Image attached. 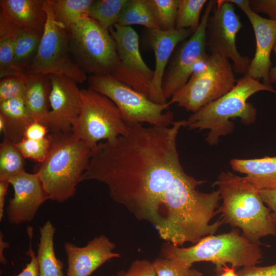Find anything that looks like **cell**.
<instances>
[{
	"mask_svg": "<svg viewBox=\"0 0 276 276\" xmlns=\"http://www.w3.org/2000/svg\"><path fill=\"white\" fill-rule=\"evenodd\" d=\"M182 169L177 144L167 145L139 163L110 197L139 220L160 228L167 220Z\"/></svg>",
	"mask_w": 276,
	"mask_h": 276,
	"instance_id": "obj_1",
	"label": "cell"
},
{
	"mask_svg": "<svg viewBox=\"0 0 276 276\" xmlns=\"http://www.w3.org/2000/svg\"><path fill=\"white\" fill-rule=\"evenodd\" d=\"M50 146L34 173L39 177L49 200L62 203L74 197L84 180L92 149L72 133H51Z\"/></svg>",
	"mask_w": 276,
	"mask_h": 276,
	"instance_id": "obj_2",
	"label": "cell"
},
{
	"mask_svg": "<svg viewBox=\"0 0 276 276\" xmlns=\"http://www.w3.org/2000/svg\"><path fill=\"white\" fill-rule=\"evenodd\" d=\"M218 187L222 203L218 210L224 222L242 231L250 241L261 244L262 238L276 236V222L262 200L260 190L231 172H222L215 183Z\"/></svg>",
	"mask_w": 276,
	"mask_h": 276,
	"instance_id": "obj_3",
	"label": "cell"
},
{
	"mask_svg": "<svg viewBox=\"0 0 276 276\" xmlns=\"http://www.w3.org/2000/svg\"><path fill=\"white\" fill-rule=\"evenodd\" d=\"M260 91L276 94L271 85L244 75L237 80L235 86L225 95L193 113L186 120V127L189 129H209L205 140L210 145H216L219 137L233 131L234 124L230 119L238 118L247 125L255 122L257 110L247 100Z\"/></svg>",
	"mask_w": 276,
	"mask_h": 276,
	"instance_id": "obj_4",
	"label": "cell"
},
{
	"mask_svg": "<svg viewBox=\"0 0 276 276\" xmlns=\"http://www.w3.org/2000/svg\"><path fill=\"white\" fill-rule=\"evenodd\" d=\"M260 245L250 241L235 229L227 233L208 235L188 247L166 242L160 253L162 257L189 267L195 262H211L221 273L222 267L227 263L235 268L260 263L263 257Z\"/></svg>",
	"mask_w": 276,
	"mask_h": 276,
	"instance_id": "obj_5",
	"label": "cell"
},
{
	"mask_svg": "<svg viewBox=\"0 0 276 276\" xmlns=\"http://www.w3.org/2000/svg\"><path fill=\"white\" fill-rule=\"evenodd\" d=\"M234 71L229 60L218 54H209L187 82L171 98V104L195 113L218 99L235 85Z\"/></svg>",
	"mask_w": 276,
	"mask_h": 276,
	"instance_id": "obj_6",
	"label": "cell"
},
{
	"mask_svg": "<svg viewBox=\"0 0 276 276\" xmlns=\"http://www.w3.org/2000/svg\"><path fill=\"white\" fill-rule=\"evenodd\" d=\"M87 81L89 88L106 96L116 105L128 126L146 123L168 127L174 122V113L168 110L171 105L169 101L155 103L111 75H90Z\"/></svg>",
	"mask_w": 276,
	"mask_h": 276,
	"instance_id": "obj_7",
	"label": "cell"
},
{
	"mask_svg": "<svg viewBox=\"0 0 276 276\" xmlns=\"http://www.w3.org/2000/svg\"><path fill=\"white\" fill-rule=\"evenodd\" d=\"M67 31L71 54L83 72L90 76L112 74L119 57L108 30L87 17Z\"/></svg>",
	"mask_w": 276,
	"mask_h": 276,
	"instance_id": "obj_8",
	"label": "cell"
},
{
	"mask_svg": "<svg viewBox=\"0 0 276 276\" xmlns=\"http://www.w3.org/2000/svg\"><path fill=\"white\" fill-rule=\"evenodd\" d=\"M82 106L72 133L93 150L102 140L125 134L128 127L116 105L106 96L89 87L81 90Z\"/></svg>",
	"mask_w": 276,
	"mask_h": 276,
	"instance_id": "obj_9",
	"label": "cell"
},
{
	"mask_svg": "<svg viewBox=\"0 0 276 276\" xmlns=\"http://www.w3.org/2000/svg\"><path fill=\"white\" fill-rule=\"evenodd\" d=\"M47 21L36 56L28 71L30 75H64L77 83L86 74L71 59L67 29L55 17L49 0L45 4Z\"/></svg>",
	"mask_w": 276,
	"mask_h": 276,
	"instance_id": "obj_10",
	"label": "cell"
},
{
	"mask_svg": "<svg viewBox=\"0 0 276 276\" xmlns=\"http://www.w3.org/2000/svg\"><path fill=\"white\" fill-rule=\"evenodd\" d=\"M242 27L233 4L227 0L216 1L208 19L205 40L209 54H218L231 59L234 72L246 75L251 60L240 54L236 45L237 35Z\"/></svg>",
	"mask_w": 276,
	"mask_h": 276,
	"instance_id": "obj_11",
	"label": "cell"
},
{
	"mask_svg": "<svg viewBox=\"0 0 276 276\" xmlns=\"http://www.w3.org/2000/svg\"><path fill=\"white\" fill-rule=\"evenodd\" d=\"M216 2L208 1L198 29L177 45L170 58L162 81L163 91L167 100L187 82L197 66L209 56L205 32Z\"/></svg>",
	"mask_w": 276,
	"mask_h": 276,
	"instance_id": "obj_12",
	"label": "cell"
},
{
	"mask_svg": "<svg viewBox=\"0 0 276 276\" xmlns=\"http://www.w3.org/2000/svg\"><path fill=\"white\" fill-rule=\"evenodd\" d=\"M109 32L114 40L119 57V63L111 75L148 97L154 72L142 57L139 35L131 27L118 24L110 28Z\"/></svg>",
	"mask_w": 276,
	"mask_h": 276,
	"instance_id": "obj_13",
	"label": "cell"
},
{
	"mask_svg": "<svg viewBox=\"0 0 276 276\" xmlns=\"http://www.w3.org/2000/svg\"><path fill=\"white\" fill-rule=\"evenodd\" d=\"M51 82L48 128L51 133L72 132L82 106L81 91L77 83L64 75H49Z\"/></svg>",
	"mask_w": 276,
	"mask_h": 276,
	"instance_id": "obj_14",
	"label": "cell"
},
{
	"mask_svg": "<svg viewBox=\"0 0 276 276\" xmlns=\"http://www.w3.org/2000/svg\"><path fill=\"white\" fill-rule=\"evenodd\" d=\"M47 0H1L0 38L29 32L43 34Z\"/></svg>",
	"mask_w": 276,
	"mask_h": 276,
	"instance_id": "obj_15",
	"label": "cell"
},
{
	"mask_svg": "<svg viewBox=\"0 0 276 276\" xmlns=\"http://www.w3.org/2000/svg\"><path fill=\"white\" fill-rule=\"evenodd\" d=\"M236 5L247 17L255 34L256 51L251 60L246 75L270 85L269 72L272 62L271 52L276 41V20L264 18L254 12L250 7L249 0H228Z\"/></svg>",
	"mask_w": 276,
	"mask_h": 276,
	"instance_id": "obj_16",
	"label": "cell"
},
{
	"mask_svg": "<svg viewBox=\"0 0 276 276\" xmlns=\"http://www.w3.org/2000/svg\"><path fill=\"white\" fill-rule=\"evenodd\" d=\"M8 181L14 190L7 208L9 222L18 225L32 221L39 207L49 200L39 177L24 171Z\"/></svg>",
	"mask_w": 276,
	"mask_h": 276,
	"instance_id": "obj_17",
	"label": "cell"
},
{
	"mask_svg": "<svg viewBox=\"0 0 276 276\" xmlns=\"http://www.w3.org/2000/svg\"><path fill=\"white\" fill-rule=\"evenodd\" d=\"M63 247L67 257V276H89L108 260L120 257L113 252L116 244L104 235L94 238L83 247L68 242Z\"/></svg>",
	"mask_w": 276,
	"mask_h": 276,
	"instance_id": "obj_18",
	"label": "cell"
},
{
	"mask_svg": "<svg viewBox=\"0 0 276 276\" xmlns=\"http://www.w3.org/2000/svg\"><path fill=\"white\" fill-rule=\"evenodd\" d=\"M192 34L190 29L148 30V41L154 51L155 59L153 77L148 97L151 101L158 104L167 102L162 89L165 72L176 47Z\"/></svg>",
	"mask_w": 276,
	"mask_h": 276,
	"instance_id": "obj_19",
	"label": "cell"
},
{
	"mask_svg": "<svg viewBox=\"0 0 276 276\" xmlns=\"http://www.w3.org/2000/svg\"><path fill=\"white\" fill-rule=\"evenodd\" d=\"M20 76L25 84L24 100L30 116L33 121L38 122L48 128L51 90L49 75L25 74Z\"/></svg>",
	"mask_w": 276,
	"mask_h": 276,
	"instance_id": "obj_20",
	"label": "cell"
},
{
	"mask_svg": "<svg viewBox=\"0 0 276 276\" xmlns=\"http://www.w3.org/2000/svg\"><path fill=\"white\" fill-rule=\"evenodd\" d=\"M33 121L27 109L24 98L18 97L0 103V131L14 144L24 138L28 125Z\"/></svg>",
	"mask_w": 276,
	"mask_h": 276,
	"instance_id": "obj_21",
	"label": "cell"
},
{
	"mask_svg": "<svg viewBox=\"0 0 276 276\" xmlns=\"http://www.w3.org/2000/svg\"><path fill=\"white\" fill-rule=\"evenodd\" d=\"M230 165L234 171L245 174L246 180L259 190L276 189V155L254 159L234 158Z\"/></svg>",
	"mask_w": 276,
	"mask_h": 276,
	"instance_id": "obj_22",
	"label": "cell"
},
{
	"mask_svg": "<svg viewBox=\"0 0 276 276\" xmlns=\"http://www.w3.org/2000/svg\"><path fill=\"white\" fill-rule=\"evenodd\" d=\"M56 228L48 220L39 228V242L37 244V260L39 276H64L63 262L55 255L54 237Z\"/></svg>",
	"mask_w": 276,
	"mask_h": 276,
	"instance_id": "obj_23",
	"label": "cell"
},
{
	"mask_svg": "<svg viewBox=\"0 0 276 276\" xmlns=\"http://www.w3.org/2000/svg\"><path fill=\"white\" fill-rule=\"evenodd\" d=\"M42 35L35 33L24 32L13 37V67L17 76L27 73L37 53Z\"/></svg>",
	"mask_w": 276,
	"mask_h": 276,
	"instance_id": "obj_24",
	"label": "cell"
},
{
	"mask_svg": "<svg viewBox=\"0 0 276 276\" xmlns=\"http://www.w3.org/2000/svg\"><path fill=\"white\" fill-rule=\"evenodd\" d=\"M117 24L123 26L138 25L148 30L159 29L149 0H128Z\"/></svg>",
	"mask_w": 276,
	"mask_h": 276,
	"instance_id": "obj_25",
	"label": "cell"
},
{
	"mask_svg": "<svg viewBox=\"0 0 276 276\" xmlns=\"http://www.w3.org/2000/svg\"><path fill=\"white\" fill-rule=\"evenodd\" d=\"M55 19L68 30L89 17L94 0H49Z\"/></svg>",
	"mask_w": 276,
	"mask_h": 276,
	"instance_id": "obj_26",
	"label": "cell"
},
{
	"mask_svg": "<svg viewBox=\"0 0 276 276\" xmlns=\"http://www.w3.org/2000/svg\"><path fill=\"white\" fill-rule=\"evenodd\" d=\"M25 159L15 144L4 138L0 144V181H8L25 171Z\"/></svg>",
	"mask_w": 276,
	"mask_h": 276,
	"instance_id": "obj_27",
	"label": "cell"
},
{
	"mask_svg": "<svg viewBox=\"0 0 276 276\" xmlns=\"http://www.w3.org/2000/svg\"><path fill=\"white\" fill-rule=\"evenodd\" d=\"M128 0H97L91 5L88 16L108 30L117 24Z\"/></svg>",
	"mask_w": 276,
	"mask_h": 276,
	"instance_id": "obj_28",
	"label": "cell"
},
{
	"mask_svg": "<svg viewBox=\"0 0 276 276\" xmlns=\"http://www.w3.org/2000/svg\"><path fill=\"white\" fill-rule=\"evenodd\" d=\"M207 0H179L175 29H190L193 33L198 29L202 10Z\"/></svg>",
	"mask_w": 276,
	"mask_h": 276,
	"instance_id": "obj_29",
	"label": "cell"
},
{
	"mask_svg": "<svg viewBox=\"0 0 276 276\" xmlns=\"http://www.w3.org/2000/svg\"><path fill=\"white\" fill-rule=\"evenodd\" d=\"M159 29H175L179 0H149Z\"/></svg>",
	"mask_w": 276,
	"mask_h": 276,
	"instance_id": "obj_30",
	"label": "cell"
},
{
	"mask_svg": "<svg viewBox=\"0 0 276 276\" xmlns=\"http://www.w3.org/2000/svg\"><path fill=\"white\" fill-rule=\"evenodd\" d=\"M152 265L157 276H203L196 269L164 257L156 258Z\"/></svg>",
	"mask_w": 276,
	"mask_h": 276,
	"instance_id": "obj_31",
	"label": "cell"
},
{
	"mask_svg": "<svg viewBox=\"0 0 276 276\" xmlns=\"http://www.w3.org/2000/svg\"><path fill=\"white\" fill-rule=\"evenodd\" d=\"M51 140L48 134L44 139L39 140L24 138L15 144L25 158L32 159L39 163L45 158Z\"/></svg>",
	"mask_w": 276,
	"mask_h": 276,
	"instance_id": "obj_32",
	"label": "cell"
},
{
	"mask_svg": "<svg viewBox=\"0 0 276 276\" xmlns=\"http://www.w3.org/2000/svg\"><path fill=\"white\" fill-rule=\"evenodd\" d=\"M13 37L0 38V78L17 76L14 67Z\"/></svg>",
	"mask_w": 276,
	"mask_h": 276,
	"instance_id": "obj_33",
	"label": "cell"
},
{
	"mask_svg": "<svg viewBox=\"0 0 276 276\" xmlns=\"http://www.w3.org/2000/svg\"><path fill=\"white\" fill-rule=\"evenodd\" d=\"M25 91V84L21 76L1 79L0 103L18 97L24 98Z\"/></svg>",
	"mask_w": 276,
	"mask_h": 276,
	"instance_id": "obj_34",
	"label": "cell"
},
{
	"mask_svg": "<svg viewBox=\"0 0 276 276\" xmlns=\"http://www.w3.org/2000/svg\"><path fill=\"white\" fill-rule=\"evenodd\" d=\"M27 233L29 238V248L26 252V255L30 257V261L21 272L15 276H39L37 257L32 248L33 231L32 226L28 227Z\"/></svg>",
	"mask_w": 276,
	"mask_h": 276,
	"instance_id": "obj_35",
	"label": "cell"
},
{
	"mask_svg": "<svg viewBox=\"0 0 276 276\" xmlns=\"http://www.w3.org/2000/svg\"><path fill=\"white\" fill-rule=\"evenodd\" d=\"M126 272V276H157L152 262L145 259L133 261Z\"/></svg>",
	"mask_w": 276,
	"mask_h": 276,
	"instance_id": "obj_36",
	"label": "cell"
},
{
	"mask_svg": "<svg viewBox=\"0 0 276 276\" xmlns=\"http://www.w3.org/2000/svg\"><path fill=\"white\" fill-rule=\"evenodd\" d=\"M249 6L255 13L265 14L269 19L276 20V0H249Z\"/></svg>",
	"mask_w": 276,
	"mask_h": 276,
	"instance_id": "obj_37",
	"label": "cell"
},
{
	"mask_svg": "<svg viewBox=\"0 0 276 276\" xmlns=\"http://www.w3.org/2000/svg\"><path fill=\"white\" fill-rule=\"evenodd\" d=\"M237 273L239 276H276V264L266 266L244 267Z\"/></svg>",
	"mask_w": 276,
	"mask_h": 276,
	"instance_id": "obj_38",
	"label": "cell"
},
{
	"mask_svg": "<svg viewBox=\"0 0 276 276\" xmlns=\"http://www.w3.org/2000/svg\"><path fill=\"white\" fill-rule=\"evenodd\" d=\"M49 129L45 125L37 121H32L27 127L24 138L39 140L47 136Z\"/></svg>",
	"mask_w": 276,
	"mask_h": 276,
	"instance_id": "obj_39",
	"label": "cell"
},
{
	"mask_svg": "<svg viewBox=\"0 0 276 276\" xmlns=\"http://www.w3.org/2000/svg\"><path fill=\"white\" fill-rule=\"evenodd\" d=\"M262 200L270 210L271 217L276 222V189L260 190Z\"/></svg>",
	"mask_w": 276,
	"mask_h": 276,
	"instance_id": "obj_40",
	"label": "cell"
},
{
	"mask_svg": "<svg viewBox=\"0 0 276 276\" xmlns=\"http://www.w3.org/2000/svg\"><path fill=\"white\" fill-rule=\"evenodd\" d=\"M10 183L7 180L0 181V221L4 216L5 197Z\"/></svg>",
	"mask_w": 276,
	"mask_h": 276,
	"instance_id": "obj_41",
	"label": "cell"
},
{
	"mask_svg": "<svg viewBox=\"0 0 276 276\" xmlns=\"http://www.w3.org/2000/svg\"><path fill=\"white\" fill-rule=\"evenodd\" d=\"M9 244L7 242L4 240V236L1 232L0 233V261L1 263L5 265L7 263V260L5 258L3 253L5 249L9 247Z\"/></svg>",
	"mask_w": 276,
	"mask_h": 276,
	"instance_id": "obj_42",
	"label": "cell"
},
{
	"mask_svg": "<svg viewBox=\"0 0 276 276\" xmlns=\"http://www.w3.org/2000/svg\"><path fill=\"white\" fill-rule=\"evenodd\" d=\"M272 51L276 56V41L273 45ZM269 81L270 85L276 83V64L275 66L271 67L270 70Z\"/></svg>",
	"mask_w": 276,
	"mask_h": 276,
	"instance_id": "obj_43",
	"label": "cell"
},
{
	"mask_svg": "<svg viewBox=\"0 0 276 276\" xmlns=\"http://www.w3.org/2000/svg\"><path fill=\"white\" fill-rule=\"evenodd\" d=\"M235 269L234 267H229L226 265L222 267V272L219 276H239L235 272Z\"/></svg>",
	"mask_w": 276,
	"mask_h": 276,
	"instance_id": "obj_44",
	"label": "cell"
},
{
	"mask_svg": "<svg viewBox=\"0 0 276 276\" xmlns=\"http://www.w3.org/2000/svg\"><path fill=\"white\" fill-rule=\"evenodd\" d=\"M113 276H126V272L125 271H120Z\"/></svg>",
	"mask_w": 276,
	"mask_h": 276,
	"instance_id": "obj_45",
	"label": "cell"
}]
</instances>
